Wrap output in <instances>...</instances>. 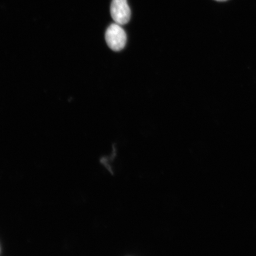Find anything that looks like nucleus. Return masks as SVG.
<instances>
[{
    "label": "nucleus",
    "mask_w": 256,
    "mask_h": 256,
    "mask_svg": "<svg viewBox=\"0 0 256 256\" xmlns=\"http://www.w3.org/2000/svg\"><path fill=\"white\" fill-rule=\"evenodd\" d=\"M216 1L218 2H226V0H216Z\"/></svg>",
    "instance_id": "7ed1b4c3"
},
{
    "label": "nucleus",
    "mask_w": 256,
    "mask_h": 256,
    "mask_svg": "<svg viewBox=\"0 0 256 256\" xmlns=\"http://www.w3.org/2000/svg\"><path fill=\"white\" fill-rule=\"evenodd\" d=\"M110 14L115 23L124 25L129 22L130 18V9L127 0H112Z\"/></svg>",
    "instance_id": "f03ea898"
},
{
    "label": "nucleus",
    "mask_w": 256,
    "mask_h": 256,
    "mask_svg": "<svg viewBox=\"0 0 256 256\" xmlns=\"http://www.w3.org/2000/svg\"><path fill=\"white\" fill-rule=\"evenodd\" d=\"M120 26L116 23L112 24L106 31V41L108 46L114 51L123 50L126 43V34Z\"/></svg>",
    "instance_id": "f257e3e1"
}]
</instances>
